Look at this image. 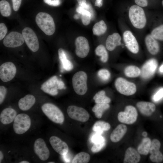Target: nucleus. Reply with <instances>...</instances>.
<instances>
[{"label": "nucleus", "mask_w": 163, "mask_h": 163, "mask_svg": "<svg viewBox=\"0 0 163 163\" xmlns=\"http://www.w3.org/2000/svg\"><path fill=\"white\" fill-rule=\"evenodd\" d=\"M76 11L81 14V19L83 24L88 25L90 23L92 14L88 10L79 6L76 9Z\"/></svg>", "instance_id": "bb28decb"}, {"label": "nucleus", "mask_w": 163, "mask_h": 163, "mask_svg": "<svg viewBox=\"0 0 163 163\" xmlns=\"http://www.w3.org/2000/svg\"><path fill=\"white\" fill-rule=\"evenodd\" d=\"M0 11L3 16L7 17L10 15L11 12V7L7 1L5 0L0 1Z\"/></svg>", "instance_id": "c9c22d12"}, {"label": "nucleus", "mask_w": 163, "mask_h": 163, "mask_svg": "<svg viewBox=\"0 0 163 163\" xmlns=\"http://www.w3.org/2000/svg\"><path fill=\"white\" fill-rule=\"evenodd\" d=\"M3 155L2 151H0V163L1 162V161L3 158Z\"/></svg>", "instance_id": "8fccbe9b"}, {"label": "nucleus", "mask_w": 163, "mask_h": 163, "mask_svg": "<svg viewBox=\"0 0 163 163\" xmlns=\"http://www.w3.org/2000/svg\"><path fill=\"white\" fill-rule=\"evenodd\" d=\"M99 77L104 81L108 80L110 77V74L109 71L105 69L100 70L97 72Z\"/></svg>", "instance_id": "4c0bfd02"}, {"label": "nucleus", "mask_w": 163, "mask_h": 163, "mask_svg": "<svg viewBox=\"0 0 163 163\" xmlns=\"http://www.w3.org/2000/svg\"><path fill=\"white\" fill-rule=\"evenodd\" d=\"M49 141L51 145L57 153L62 155H66L69 151V147L67 144L56 136L50 137Z\"/></svg>", "instance_id": "a211bd4d"}, {"label": "nucleus", "mask_w": 163, "mask_h": 163, "mask_svg": "<svg viewBox=\"0 0 163 163\" xmlns=\"http://www.w3.org/2000/svg\"><path fill=\"white\" fill-rule=\"evenodd\" d=\"M162 6H163V0H162Z\"/></svg>", "instance_id": "4d7b16f0"}, {"label": "nucleus", "mask_w": 163, "mask_h": 163, "mask_svg": "<svg viewBox=\"0 0 163 163\" xmlns=\"http://www.w3.org/2000/svg\"><path fill=\"white\" fill-rule=\"evenodd\" d=\"M59 80L57 76H52L42 85L40 89L46 93L56 95L58 93Z\"/></svg>", "instance_id": "dca6fc26"}, {"label": "nucleus", "mask_w": 163, "mask_h": 163, "mask_svg": "<svg viewBox=\"0 0 163 163\" xmlns=\"http://www.w3.org/2000/svg\"><path fill=\"white\" fill-rule=\"evenodd\" d=\"M16 68L11 62H7L2 64L0 66V78L4 82L9 81L15 76Z\"/></svg>", "instance_id": "9b49d317"}, {"label": "nucleus", "mask_w": 163, "mask_h": 163, "mask_svg": "<svg viewBox=\"0 0 163 163\" xmlns=\"http://www.w3.org/2000/svg\"><path fill=\"white\" fill-rule=\"evenodd\" d=\"M42 110L46 116L51 121L57 123H62L64 120L62 111L54 104L47 103L41 107Z\"/></svg>", "instance_id": "7ed1b4c3"}, {"label": "nucleus", "mask_w": 163, "mask_h": 163, "mask_svg": "<svg viewBox=\"0 0 163 163\" xmlns=\"http://www.w3.org/2000/svg\"><path fill=\"white\" fill-rule=\"evenodd\" d=\"M142 134L143 136L145 137L147 135V133L145 131H144L142 133Z\"/></svg>", "instance_id": "603ef678"}, {"label": "nucleus", "mask_w": 163, "mask_h": 163, "mask_svg": "<svg viewBox=\"0 0 163 163\" xmlns=\"http://www.w3.org/2000/svg\"><path fill=\"white\" fill-rule=\"evenodd\" d=\"M127 130L126 126L123 124L118 125L113 130L110 135V139L113 142L120 141L123 137Z\"/></svg>", "instance_id": "b1692460"}, {"label": "nucleus", "mask_w": 163, "mask_h": 163, "mask_svg": "<svg viewBox=\"0 0 163 163\" xmlns=\"http://www.w3.org/2000/svg\"><path fill=\"white\" fill-rule=\"evenodd\" d=\"M115 86L120 93L125 95H133L136 91V86L134 83L121 77H119L116 80Z\"/></svg>", "instance_id": "423d86ee"}, {"label": "nucleus", "mask_w": 163, "mask_h": 163, "mask_svg": "<svg viewBox=\"0 0 163 163\" xmlns=\"http://www.w3.org/2000/svg\"><path fill=\"white\" fill-rule=\"evenodd\" d=\"M31 126V120L29 117L25 113H20L17 115L13 124L15 133L21 135L26 132Z\"/></svg>", "instance_id": "39448f33"}, {"label": "nucleus", "mask_w": 163, "mask_h": 163, "mask_svg": "<svg viewBox=\"0 0 163 163\" xmlns=\"http://www.w3.org/2000/svg\"><path fill=\"white\" fill-rule=\"evenodd\" d=\"M136 105L140 113L146 116L152 115L156 109L155 106L153 103L149 102H139Z\"/></svg>", "instance_id": "4be33fe9"}, {"label": "nucleus", "mask_w": 163, "mask_h": 163, "mask_svg": "<svg viewBox=\"0 0 163 163\" xmlns=\"http://www.w3.org/2000/svg\"><path fill=\"white\" fill-rule=\"evenodd\" d=\"M106 141L94 143L91 148L93 152H97L100 151L105 145Z\"/></svg>", "instance_id": "58836bf2"}, {"label": "nucleus", "mask_w": 163, "mask_h": 163, "mask_svg": "<svg viewBox=\"0 0 163 163\" xmlns=\"http://www.w3.org/2000/svg\"><path fill=\"white\" fill-rule=\"evenodd\" d=\"M35 21L40 28L46 35H52L55 31L53 19L48 13L40 12L35 17Z\"/></svg>", "instance_id": "f03ea898"}, {"label": "nucleus", "mask_w": 163, "mask_h": 163, "mask_svg": "<svg viewBox=\"0 0 163 163\" xmlns=\"http://www.w3.org/2000/svg\"><path fill=\"white\" fill-rule=\"evenodd\" d=\"M150 34L157 40L163 41V24L153 28Z\"/></svg>", "instance_id": "e433bc0d"}, {"label": "nucleus", "mask_w": 163, "mask_h": 163, "mask_svg": "<svg viewBox=\"0 0 163 163\" xmlns=\"http://www.w3.org/2000/svg\"><path fill=\"white\" fill-rule=\"evenodd\" d=\"M79 6H80L87 10L90 8L89 5L87 3L86 0H77Z\"/></svg>", "instance_id": "49530a36"}, {"label": "nucleus", "mask_w": 163, "mask_h": 163, "mask_svg": "<svg viewBox=\"0 0 163 163\" xmlns=\"http://www.w3.org/2000/svg\"><path fill=\"white\" fill-rule=\"evenodd\" d=\"M90 159V155L84 152H80L75 155L73 159L72 163H87Z\"/></svg>", "instance_id": "72a5a7b5"}, {"label": "nucleus", "mask_w": 163, "mask_h": 163, "mask_svg": "<svg viewBox=\"0 0 163 163\" xmlns=\"http://www.w3.org/2000/svg\"><path fill=\"white\" fill-rule=\"evenodd\" d=\"M161 143L157 139H154L151 141L149 150L151 154L149 156L150 160L153 162L160 163L163 160V155L160 151Z\"/></svg>", "instance_id": "f3484780"}, {"label": "nucleus", "mask_w": 163, "mask_h": 163, "mask_svg": "<svg viewBox=\"0 0 163 163\" xmlns=\"http://www.w3.org/2000/svg\"><path fill=\"white\" fill-rule=\"evenodd\" d=\"M110 128V125L108 123L103 121H98L94 124L93 130L96 133L101 134L104 131H108Z\"/></svg>", "instance_id": "c85d7f7f"}, {"label": "nucleus", "mask_w": 163, "mask_h": 163, "mask_svg": "<svg viewBox=\"0 0 163 163\" xmlns=\"http://www.w3.org/2000/svg\"><path fill=\"white\" fill-rule=\"evenodd\" d=\"M163 97V88H159L153 95L152 100L155 102H157Z\"/></svg>", "instance_id": "ea45409f"}, {"label": "nucleus", "mask_w": 163, "mask_h": 163, "mask_svg": "<svg viewBox=\"0 0 163 163\" xmlns=\"http://www.w3.org/2000/svg\"><path fill=\"white\" fill-rule=\"evenodd\" d=\"M7 92L5 88L2 86L0 87V104H1L3 102L6 95Z\"/></svg>", "instance_id": "37998d69"}, {"label": "nucleus", "mask_w": 163, "mask_h": 163, "mask_svg": "<svg viewBox=\"0 0 163 163\" xmlns=\"http://www.w3.org/2000/svg\"><path fill=\"white\" fill-rule=\"evenodd\" d=\"M141 70L135 66H129L126 67L124 70V74L127 77L135 78L139 76L141 74Z\"/></svg>", "instance_id": "2f4dec72"}, {"label": "nucleus", "mask_w": 163, "mask_h": 163, "mask_svg": "<svg viewBox=\"0 0 163 163\" xmlns=\"http://www.w3.org/2000/svg\"><path fill=\"white\" fill-rule=\"evenodd\" d=\"M110 105L107 103H96L92 109L94 113L95 117L98 118L101 117L103 112L110 107Z\"/></svg>", "instance_id": "7c9ffc66"}, {"label": "nucleus", "mask_w": 163, "mask_h": 163, "mask_svg": "<svg viewBox=\"0 0 163 163\" xmlns=\"http://www.w3.org/2000/svg\"><path fill=\"white\" fill-rule=\"evenodd\" d=\"M122 37L117 33H114L109 35L106 41L107 49L110 51L113 50L116 48L121 44Z\"/></svg>", "instance_id": "aec40b11"}, {"label": "nucleus", "mask_w": 163, "mask_h": 163, "mask_svg": "<svg viewBox=\"0 0 163 163\" xmlns=\"http://www.w3.org/2000/svg\"><path fill=\"white\" fill-rule=\"evenodd\" d=\"M138 113L136 108L133 106L128 105L124 111H121L118 114L117 118L121 123L127 124L134 123L137 120Z\"/></svg>", "instance_id": "0eeeda50"}, {"label": "nucleus", "mask_w": 163, "mask_h": 163, "mask_svg": "<svg viewBox=\"0 0 163 163\" xmlns=\"http://www.w3.org/2000/svg\"><path fill=\"white\" fill-rule=\"evenodd\" d=\"M134 1L136 5L142 8L146 7L148 5L147 0H134Z\"/></svg>", "instance_id": "a18cd8bd"}, {"label": "nucleus", "mask_w": 163, "mask_h": 163, "mask_svg": "<svg viewBox=\"0 0 163 163\" xmlns=\"http://www.w3.org/2000/svg\"><path fill=\"white\" fill-rule=\"evenodd\" d=\"M151 143V140L149 138H144L137 147L138 152L141 155H148L149 152Z\"/></svg>", "instance_id": "cd10ccee"}, {"label": "nucleus", "mask_w": 163, "mask_h": 163, "mask_svg": "<svg viewBox=\"0 0 163 163\" xmlns=\"http://www.w3.org/2000/svg\"><path fill=\"white\" fill-rule=\"evenodd\" d=\"M158 66L157 60L151 59L146 61L142 66L141 70L140 75L144 79L151 78L154 74Z\"/></svg>", "instance_id": "2eb2a0df"}, {"label": "nucleus", "mask_w": 163, "mask_h": 163, "mask_svg": "<svg viewBox=\"0 0 163 163\" xmlns=\"http://www.w3.org/2000/svg\"><path fill=\"white\" fill-rule=\"evenodd\" d=\"M107 25L103 20H101L94 24L92 28L93 34L97 36L104 34L107 31Z\"/></svg>", "instance_id": "c756f323"}, {"label": "nucleus", "mask_w": 163, "mask_h": 163, "mask_svg": "<svg viewBox=\"0 0 163 163\" xmlns=\"http://www.w3.org/2000/svg\"><path fill=\"white\" fill-rule=\"evenodd\" d=\"M7 31V28L5 24L3 23H1L0 24V40H1L5 37Z\"/></svg>", "instance_id": "79ce46f5"}, {"label": "nucleus", "mask_w": 163, "mask_h": 163, "mask_svg": "<svg viewBox=\"0 0 163 163\" xmlns=\"http://www.w3.org/2000/svg\"><path fill=\"white\" fill-rule=\"evenodd\" d=\"M159 71L161 73H163V64L160 66L159 68Z\"/></svg>", "instance_id": "3c124183"}, {"label": "nucleus", "mask_w": 163, "mask_h": 163, "mask_svg": "<svg viewBox=\"0 0 163 163\" xmlns=\"http://www.w3.org/2000/svg\"><path fill=\"white\" fill-rule=\"evenodd\" d=\"M35 101V98L33 95L27 94L20 99L18 103V106L21 110H27L31 107Z\"/></svg>", "instance_id": "393cba45"}, {"label": "nucleus", "mask_w": 163, "mask_h": 163, "mask_svg": "<svg viewBox=\"0 0 163 163\" xmlns=\"http://www.w3.org/2000/svg\"><path fill=\"white\" fill-rule=\"evenodd\" d=\"M19 163H29L30 162L27 161H20Z\"/></svg>", "instance_id": "5fc2aeb1"}, {"label": "nucleus", "mask_w": 163, "mask_h": 163, "mask_svg": "<svg viewBox=\"0 0 163 163\" xmlns=\"http://www.w3.org/2000/svg\"><path fill=\"white\" fill-rule=\"evenodd\" d=\"M145 43L149 53L152 55L157 54L160 50V46L157 40L151 34H148L145 37Z\"/></svg>", "instance_id": "6ab92c4d"}, {"label": "nucleus", "mask_w": 163, "mask_h": 163, "mask_svg": "<svg viewBox=\"0 0 163 163\" xmlns=\"http://www.w3.org/2000/svg\"><path fill=\"white\" fill-rule=\"evenodd\" d=\"M75 52L76 55L81 58L85 57L90 50V46L88 40L85 37H77L75 41Z\"/></svg>", "instance_id": "ddd939ff"}, {"label": "nucleus", "mask_w": 163, "mask_h": 163, "mask_svg": "<svg viewBox=\"0 0 163 163\" xmlns=\"http://www.w3.org/2000/svg\"><path fill=\"white\" fill-rule=\"evenodd\" d=\"M13 4V7L15 11H18L21 5V0H11Z\"/></svg>", "instance_id": "de8ad7c7"}, {"label": "nucleus", "mask_w": 163, "mask_h": 163, "mask_svg": "<svg viewBox=\"0 0 163 163\" xmlns=\"http://www.w3.org/2000/svg\"><path fill=\"white\" fill-rule=\"evenodd\" d=\"M34 150L35 153L41 160H46L49 157V150L44 141L41 138H38L35 140Z\"/></svg>", "instance_id": "4468645a"}, {"label": "nucleus", "mask_w": 163, "mask_h": 163, "mask_svg": "<svg viewBox=\"0 0 163 163\" xmlns=\"http://www.w3.org/2000/svg\"><path fill=\"white\" fill-rule=\"evenodd\" d=\"M17 114L16 111L14 109L11 108H6L0 114V121L4 124H10L14 121Z\"/></svg>", "instance_id": "412c9836"}, {"label": "nucleus", "mask_w": 163, "mask_h": 163, "mask_svg": "<svg viewBox=\"0 0 163 163\" xmlns=\"http://www.w3.org/2000/svg\"><path fill=\"white\" fill-rule=\"evenodd\" d=\"M141 158L140 154L135 149L128 148L126 150L123 161L124 163H137Z\"/></svg>", "instance_id": "5701e85b"}, {"label": "nucleus", "mask_w": 163, "mask_h": 163, "mask_svg": "<svg viewBox=\"0 0 163 163\" xmlns=\"http://www.w3.org/2000/svg\"><path fill=\"white\" fill-rule=\"evenodd\" d=\"M48 163H54V162H49Z\"/></svg>", "instance_id": "6e6d98bb"}, {"label": "nucleus", "mask_w": 163, "mask_h": 163, "mask_svg": "<svg viewBox=\"0 0 163 163\" xmlns=\"http://www.w3.org/2000/svg\"><path fill=\"white\" fill-rule=\"evenodd\" d=\"M43 1L48 5L54 6H58L61 4L59 0H43Z\"/></svg>", "instance_id": "c03bdc74"}, {"label": "nucleus", "mask_w": 163, "mask_h": 163, "mask_svg": "<svg viewBox=\"0 0 163 163\" xmlns=\"http://www.w3.org/2000/svg\"><path fill=\"white\" fill-rule=\"evenodd\" d=\"M127 16L131 24L136 29L142 30L146 26L147 17L143 8L136 4L132 5L129 8Z\"/></svg>", "instance_id": "f257e3e1"}, {"label": "nucleus", "mask_w": 163, "mask_h": 163, "mask_svg": "<svg viewBox=\"0 0 163 163\" xmlns=\"http://www.w3.org/2000/svg\"><path fill=\"white\" fill-rule=\"evenodd\" d=\"M122 38L126 46L133 54H137L139 51V46L137 40L133 32L128 29L125 30Z\"/></svg>", "instance_id": "1a4fd4ad"}, {"label": "nucleus", "mask_w": 163, "mask_h": 163, "mask_svg": "<svg viewBox=\"0 0 163 163\" xmlns=\"http://www.w3.org/2000/svg\"><path fill=\"white\" fill-rule=\"evenodd\" d=\"M87 80V75L84 71H80L74 74L72 84L73 89L77 94L82 95L86 93L88 90Z\"/></svg>", "instance_id": "20e7f679"}, {"label": "nucleus", "mask_w": 163, "mask_h": 163, "mask_svg": "<svg viewBox=\"0 0 163 163\" xmlns=\"http://www.w3.org/2000/svg\"><path fill=\"white\" fill-rule=\"evenodd\" d=\"M79 16L78 14H75L74 15V18L75 19H78L79 18Z\"/></svg>", "instance_id": "864d4df0"}, {"label": "nucleus", "mask_w": 163, "mask_h": 163, "mask_svg": "<svg viewBox=\"0 0 163 163\" xmlns=\"http://www.w3.org/2000/svg\"><path fill=\"white\" fill-rule=\"evenodd\" d=\"M93 99L95 100L96 103H109L111 100L110 98L105 95V92L102 90L97 92L93 97Z\"/></svg>", "instance_id": "f704fd0d"}, {"label": "nucleus", "mask_w": 163, "mask_h": 163, "mask_svg": "<svg viewBox=\"0 0 163 163\" xmlns=\"http://www.w3.org/2000/svg\"><path fill=\"white\" fill-rule=\"evenodd\" d=\"M96 54L101 57V60L103 62H106L108 59V55L105 47L103 45H98L95 49Z\"/></svg>", "instance_id": "473e14b6"}, {"label": "nucleus", "mask_w": 163, "mask_h": 163, "mask_svg": "<svg viewBox=\"0 0 163 163\" xmlns=\"http://www.w3.org/2000/svg\"><path fill=\"white\" fill-rule=\"evenodd\" d=\"M24 40L22 34L16 31H12L7 35L3 40L6 47L15 48L21 46Z\"/></svg>", "instance_id": "f8f14e48"}, {"label": "nucleus", "mask_w": 163, "mask_h": 163, "mask_svg": "<svg viewBox=\"0 0 163 163\" xmlns=\"http://www.w3.org/2000/svg\"><path fill=\"white\" fill-rule=\"evenodd\" d=\"M91 141L94 143L105 141V138L101 134L96 133L91 138Z\"/></svg>", "instance_id": "a19ab883"}, {"label": "nucleus", "mask_w": 163, "mask_h": 163, "mask_svg": "<svg viewBox=\"0 0 163 163\" xmlns=\"http://www.w3.org/2000/svg\"><path fill=\"white\" fill-rule=\"evenodd\" d=\"M103 4V0H96L94 3V5L99 8L101 7Z\"/></svg>", "instance_id": "09e8293b"}, {"label": "nucleus", "mask_w": 163, "mask_h": 163, "mask_svg": "<svg viewBox=\"0 0 163 163\" xmlns=\"http://www.w3.org/2000/svg\"><path fill=\"white\" fill-rule=\"evenodd\" d=\"M58 53L62 69L67 71L72 70L73 67V64L67 59L64 50L62 48H60L58 50Z\"/></svg>", "instance_id": "a878e982"}, {"label": "nucleus", "mask_w": 163, "mask_h": 163, "mask_svg": "<svg viewBox=\"0 0 163 163\" xmlns=\"http://www.w3.org/2000/svg\"><path fill=\"white\" fill-rule=\"evenodd\" d=\"M67 112L70 118L79 121L85 122L89 118V115L86 110L75 105L69 106L67 109Z\"/></svg>", "instance_id": "9d476101"}, {"label": "nucleus", "mask_w": 163, "mask_h": 163, "mask_svg": "<svg viewBox=\"0 0 163 163\" xmlns=\"http://www.w3.org/2000/svg\"><path fill=\"white\" fill-rule=\"evenodd\" d=\"M22 34L28 47L33 52L39 49V42L37 37L34 32L29 27L24 28L22 31Z\"/></svg>", "instance_id": "6e6552de"}]
</instances>
